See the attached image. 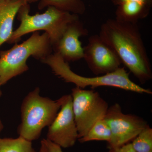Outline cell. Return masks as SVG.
I'll return each mask as SVG.
<instances>
[{
  "label": "cell",
  "instance_id": "5bb4252c",
  "mask_svg": "<svg viewBox=\"0 0 152 152\" xmlns=\"http://www.w3.org/2000/svg\"><path fill=\"white\" fill-rule=\"evenodd\" d=\"M111 138L110 129L104 118L95 123L86 134L78 140L81 143L92 141H104L108 143Z\"/></svg>",
  "mask_w": 152,
  "mask_h": 152
},
{
  "label": "cell",
  "instance_id": "6da1fadb",
  "mask_svg": "<svg viewBox=\"0 0 152 152\" xmlns=\"http://www.w3.org/2000/svg\"><path fill=\"white\" fill-rule=\"evenodd\" d=\"M99 35L141 83L151 80V66L137 24L109 19Z\"/></svg>",
  "mask_w": 152,
  "mask_h": 152
},
{
  "label": "cell",
  "instance_id": "30bf717a",
  "mask_svg": "<svg viewBox=\"0 0 152 152\" xmlns=\"http://www.w3.org/2000/svg\"><path fill=\"white\" fill-rule=\"evenodd\" d=\"M88 34V31L79 18L68 24L58 42L53 46L54 53L66 62L79 61L83 58V48L80 38Z\"/></svg>",
  "mask_w": 152,
  "mask_h": 152
},
{
  "label": "cell",
  "instance_id": "e0dca14e",
  "mask_svg": "<svg viewBox=\"0 0 152 152\" xmlns=\"http://www.w3.org/2000/svg\"><path fill=\"white\" fill-rule=\"evenodd\" d=\"M107 152H136L133 149L131 143L117 148H110Z\"/></svg>",
  "mask_w": 152,
  "mask_h": 152
},
{
  "label": "cell",
  "instance_id": "7a4b0ae2",
  "mask_svg": "<svg viewBox=\"0 0 152 152\" xmlns=\"http://www.w3.org/2000/svg\"><path fill=\"white\" fill-rule=\"evenodd\" d=\"M48 65L54 73L68 83H72L82 89L90 87L95 88L107 86L118 88L140 94H152L151 90L137 84L130 79L129 73L124 68L120 67L110 73L95 77H85L76 74L71 70L68 63L59 55L52 53L41 61Z\"/></svg>",
  "mask_w": 152,
  "mask_h": 152
},
{
  "label": "cell",
  "instance_id": "277c9868",
  "mask_svg": "<svg viewBox=\"0 0 152 152\" xmlns=\"http://www.w3.org/2000/svg\"><path fill=\"white\" fill-rule=\"evenodd\" d=\"M53 47L48 35L38 31L21 44H15L9 50L0 51V84H6L13 78L28 70L27 61L31 57L42 61L52 53Z\"/></svg>",
  "mask_w": 152,
  "mask_h": 152
},
{
  "label": "cell",
  "instance_id": "3957f363",
  "mask_svg": "<svg viewBox=\"0 0 152 152\" xmlns=\"http://www.w3.org/2000/svg\"><path fill=\"white\" fill-rule=\"evenodd\" d=\"M64 96L57 100L42 96L37 87L28 94L21 106V123L18 128L19 137L32 142L40 137L49 127L61 108Z\"/></svg>",
  "mask_w": 152,
  "mask_h": 152
},
{
  "label": "cell",
  "instance_id": "7c38bea8",
  "mask_svg": "<svg viewBox=\"0 0 152 152\" xmlns=\"http://www.w3.org/2000/svg\"><path fill=\"white\" fill-rule=\"evenodd\" d=\"M117 7L115 19L119 21L137 24L139 20L148 17L152 6L139 2L130 1Z\"/></svg>",
  "mask_w": 152,
  "mask_h": 152
},
{
  "label": "cell",
  "instance_id": "8fae6325",
  "mask_svg": "<svg viewBox=\"0 0 152 152\" xmlns=\"http://www.w3.org/2000/svg\"><path fill=\"white\" fill-rule=\"evenodd\" d=\"M25 4L20 0H0V47L10 38L15 18Z\"/></svg>",
  "mask_w": 152,
  "mask_h": 152
},
{
  "label": "cell",
  "instance_id": "4fadbf2b",
  "mask_svg": "<svg viewBox=\"0 0 152 152\" xmlns=\"http://www.w3.org/2000/svg\"><path fill=\"white\" fill-rule=\"evenodd\" d=\"M49 7L76 15H83L86 6L83 0H40L38 8L42 10Z\"/></svg>",
  "mask_w": 152,
  "mask_h": 152
},
{
  "label": "cell",
  "instance_id": "ac0fdd59",
  "mask_svg": "<svg viewBox=\"0 0 152 152\" xmlns=\"http://www.w3.org/2000/svg\"><path fill=\"white\" fill-rule=\"evenodd\" d=\"M49 152H64L62 148L48 139H43Z\"/></svg>",
  "mask_w": 152,
  "mask_h": 152
},
{
  "label": "cell",
  "instance_id": "44dd1931",
  "mask_svg": "<svg viewBox=\"0 0 152 152\" xmlns=\"http://www.w3.org/2000/svg\"><path fill=\"white\" fill-rule=\"evenodd\" d=\"M20 1H23L24 2L30 4H32V3H36L39 1L40 0H20Z\"/></svg>",
  "mask_w": 152,
  "mask_h": 152
},
{
  "label": "cell",
  "instance_id": "ffe728a7",
  "mask_svg": "<svg viewBox=\"0 0 152 152\" xmlns=\"http://www.w3.org/2000/svg\"><path fill=\"white\" fill-rule=\"evenodd\" d=\"M39 152H49L43 140H42L41 142V147Z\"/></svg>",
  "mask_w": 152,
  "mask_h": 152
},
{
  "label": "cell",
  "instance_id": "52a82bcc",
  "mask_svg": "<svg viewBox=\"0 0 152 152\" xmlns=\"http://www.w3.org/2000/svg\"><path fill=\"white\" fill-rule=\"evenodd\" d=\"M104 118L111 132L109 148L129 143L148 125L146 121L138 116L123 113L118 103L108 108Z\"/></svg>",
  "mask_w": 152,
  "mask_h": 152
},
{
  "label": "cell",
  "instance_id": "603a6c76",
  "mask_svg": "<svg viewBox=\"0 0 152 152\" xmlns=\"http://www.w3.org/2000/svg\"><path fill=\"white\" fill-rule=\"evenodd\" d=\"M1 86L0 84V97H1V96L2 95V91H1Z\"/></svg>",
  "mask_w": 152,
  "mask_h": 152
},
{
  "label": "cell",
  "instance_id": "5b68a950",
  "mask_svg": "<svg viewBox=\"0 0 152 152\" xmlns=\"http://www.w3.org/2000/svg\"><path fill=\"white\" fill-rule=\"evenodd\" d=\"M29 4L23 5L18 12V19L20 22L13 31L7 43L18 42L23 36L39 31H44L48 35L52 47L54 45L70 23L79 18V15L49 7L45 12L30 15Z\"/></svg>",
  "mask_w": 152,
  "mask_h": 152
},
{
  "label": "cell",
  "instance_id": "ba28073f",
  "mask_svg": "<svg viewBox=\"0 0 152 152\" xmlns=\"http://www.w3.org/2000/svg\"><path fill=\"white\" fill-rule=\"evenodd\" d=\"M47 139L64 148L73 146L78 139L71 94L64 95L60 111L49 126Z\"/></svg>",
  "mask_w": 152,
  "mask_h": 152
},
{
  "label": "cell",
  "instance_id": "d6986e66",
  "mask_svg": "<svg viewBox=\"0 0 152 152\" xmlns=\"http://www.w3.org/2000/svg\"><path fill=\"white\" fill-rule=\"evenodd\" d=\"M112 3L115 6L119 5L123 3L130 1L139 2L152 6V0H111Z\"/></svg>",
  "mask_w": 152,
  "mask_h": 152
},
{
  "label": "cell",
  "instance_id": "9c48e42d",
  "mask_svg": "<svg viewBox=\"0 0 152 152\" xmlns=\"http://www.w3.org/2000/svg\"><path fill=\"white\" fill-rule=\"evenodd\" d=\"M83 50V58L95 75H105L121 67L122 63L118 55L99 34L89 38Z\"/></svg>",
  "mask_w": 152,
  "mask_h": 152
},
{
  "label": "cell",
  "instance_id": "7402d4cb",
  "mask_svg": "<svg viewBox=\"0 0 152 152\" xmlns=\"http://www.w3.org/2000/svg\"><path fill=\"white\" fill-rule=\"evenodd\" d=\"M4 126L3 124L2 121L1 119L0 118V135H1V133L3 129H4Z\"/></svg>",
  "mask_w": 152,
  "mask_h": 152
},
{
  "label": "cell",
  "instance_id": "9a60e30c",
  "mask_svg": "<svg viewBox=\"0 0 152 152\" xmlns=\"http://www.w3.org/2000/svg\"><path fill=\"white\" fill-rule=\"evenodd\" d=\"M0 152H36L32 142L19 137L17 138H1Z\"/></svg>",
  "mask_w": 152,
  "mask_h": 152
},
{
  "label": "cell",
  "instance_id": "8992f818",
  "mask_svg": "<svg viewBox=\"0 0 152 152\" xmlns=\"http://www.w3.org/2000/svg\"><path fill=\"white\" fill-rule=\"evenodd\" d=\"M71 95L79 139L84 137L95 123L103 118L109 106L99 94L93 90L76 86Z\"/></svg>",
  "mask_w": 152,
  "mask_h": 152
},
{
  "label": "cell",
  "instance_id": "2e32d148",
  "mask_svg": "<svg viewBox=\"0 0 152 152\" xmlns=\"http://www.w3.org/2000/svg\"><path fill=\"white\" fill-rule=\"evenodd\" d=\"M136 152H152V129L148 125L131 143Z\"/></svg>",
  "mask_w": 152,
  "mask_h": 152
}]
</instances>
